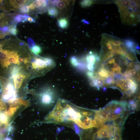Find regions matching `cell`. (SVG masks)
<instances>
[{"instance_id":"cell-8","label":"cell","mask_w":140,"mask_h":140,"mask_svg":"<svg viewBox=\"0 0 140 140\" xmlns=\"http://www.w3.org/2000/svg\"><path fill=\"white\" fill-rule=\"evenodd\" d=\"M8 50L3 49L0 53V64L3 67H6V65L8 58Z\"/></svg>"},{"instance_id":"cell-1","label":"cell","mask_w":140,"mask_h":140,"mask_svg":"<svg viewBox=\"0 0 140 140\" xmlns=\"http://www.w3.org/2000/svg\"><path fill=\"white\" fill-rule=\"evenodd\" d=\"M122 21L125 24L135 25L139 21V3L137 1H116Z\"/></svg>"},{"instance_id":"cell-15","label":"cell","mask_w":140,"mask_h":140,"mask_svg":"<svg viewBox=\"0 0 140 140\" xmlns=\"http://www.w3.org/2000/svg\"><path fill=\"white\" fill-rule=\"evenodd\" d=\"M28 16L24 14V15H18L16 16L13 19V21L16 23L20 22L24 23L27 22L26 18Z\"/></svg>"},{"instance_id":"cell-12","label":"cell","mask_w":140,"mask_h":140,"mask_svg":"<svg viewBox=\"0 0 140 140\" xmlns=\"http://www.w3.org/2000/svg\"><path fill=\"white\" fill-rule=\"evenodd\" d=\"M114 138L113 140H121V130L120 128L116 124L114 123Z\"/></svg>"},{"instance_id":"cell-26","label":"cell","mask_w":140,"mask_h":140,"mask_svg":"<svg viewBox=\"0 0 140 140\" xmlns=\"http://www.w3.org/2000/svg\"><path fill=\"white\" fill-rule=\"evenodd\" d=\"M104 82L107 85H110L115 83L114 79L111 77H108L104 81Z\"/></svg>"},{"instance_id":"cell-13","label":"cell","mask_w":140,"mask_h":140,"mask_svg":"<svg viewBox=\"0 0 140 140\" xmlns=\"http://www.w3.org/2000/svg\"><path fill=\"white\" fill-rule=\"evenodd\" d=\"M93 72L94 75L100 76L102 79L104 78H107L109 76L108 71L103 68H100L98 70L97 73Z\"/></svg>"},{"instance_id":"cell-33","label":"cell","mask_w":140,"mask_h":140,"mask_svg":"<svg viewBox=\"0 0 140 140\" xmlns=\"http://www.w3.org/2000/svg\"><path fill=\"white\" fill-rule=\"evenodd\" d=\"M25 61V58H24L21 57H19L18 64L19 65L21 64H22L23 63H24Z\"/></svg>"},{"instance_id":"cell-35","label":"cell","mask_w":140,"mask_h":140,"mask_svg":"<svg viewBox=\"0 0 140 140\" xmlns=\"http://www.w3.org/2000/svg\"><path fill=\"white\" fill-rule=\"evenodd\" d=\"M27 6L30 9L32 10H34L35 8L33 5L32 4H31L29 6Z\"/></svg>"},{"instance_id":"cell-2","label":"cell","mask_w":140,"mask_h":140,"mask_svg":"<svg viewBox=\"0 0 140 140\" xmlns=\"http://www.w3.org/2000/svg\"><path fill=\"white\" fill-rule=\"evenodd\" d=\"M10 123L5 116L0 111V140H8L9 133Z\"/></svg>"},{"instance_id":"cell-9","label":"cell","mask_w":140,"mask_h":140,"mask_svg":"<svg viewBox=\"0 0 140 140\" xmlns=\"http://www.w3.org/2000/svg\"><path fill=\"white\" fill-rule=\"evenodd\" d=\"M124 43L126 48L132 52L135 53L136 46L134 42L131 40L126 39L124 40Z\"/></svg>"},{"instance_id":"cell-6","label":"cell","mask_w":140,"mask_h":140,"mask_svg":"<svg viewBox=\"0 0 140 140\" xmlns=\"http://www.w3.org/2000/svg\"><path fill=\"white\" fill-rule=\"evenodd\" d=\"M108 112L105 108L96 111L94 118L102 120L106 122L107 121Z\"/></svg>"},{"instance_id":"cell-29","label":"cell","mask_w":140,"mask_h":140,"mask_svg":"<svg viewBox=\"0 0 140 140\" xmlns=\"http://www.w3.org/2000/svg\"><path fill=\"white\" fill-rule=\"evenodd\" d=\"M32 4L35 8L39 9L40 6V4L39 1H34Z\"/></svg>"},{"instance_id":"cell-18","label":"cell","mask_w":140,"mask_h":140,"mask_svg":"<svg viewBox=\"0 0 140 140\" xmlns=\"http://www.w3.org/2000/svg\"><path fill=\"white\" fill-rule=\"evenodd\" d=\"M108 112L107 121L115 120L120 118L119 117L116 115L113 111L109 110Z\"/></svg>"},{"instance_id":"cell-31","label":"cell","mask_w":140,"mask_h":140,"mask_svg":"<svg viewBox=\"0 0 140 140\" xmlns=\"http://www.w3.org/2000/svg\"><path fill=\"white\" fill-rule=\"evenodd\" d=\"M27 22H29L31 23H34L36 22V20L33 18L28 16L26 18Z\"/></svg>"},{"instance_id":"cell-19","label":"cell","mask_w":140,"mask_h":140,"mask_svg":"<svg viewBox=\"0 0 140 140\" xmlns=\"http://www.w3.org/2000/svg\"><path fill=\"white\" fill-rule=\"evenodd\" d=\"M8 32L9 33L12 35H16L18 32L16 25L13 24L9 26Z\"/></svg>"},{"instance_id":"cell-23","label":"cell","mask_w":140,"mask_h":140,"mask_svg":"<svg viewBox=\"0 0 140 140\" xmlns=\"http://www.w3.org/2000/svg\"><path fill=\"white\" fill-rule=\"evenodd\" d=\"M9 80L0 76V85L1 88L6 85L9 82Z\"/></svg>"},{"instance_id":"cell-34","label":"cell","mask_w":140,"mask_h":140,"mask_svg":"<svg viewBox=\"0 0 140 140\" xmlns=\"http://www.w3.org/2000/svg\"><path fill=\"white\" fill-rule=\"evenodd\" d=\"M81 21L83 23L86 24H89V22L87 20L85 19L82 20Z\"/></svg>"},{"instance_id":"cell-24","label":"cell","mask_w":140,"mask_h":140,"mask_svg":"<svg viewBox=\"0 0 140 140\" xmlns=\"http://www.w3.org/2000/svg\"><path fill=\"white\" fill-rule=\"evenodd\" d=\"M19 9L21 12L24 13H28L30 11V9L27 6L25 5L21 7Z\"/></svg>"},{"instance_id":"cell-30","label":"cell","mask_w":140,"mask_h":140,"mask_svg":"<svg viewBox=\"0 0 140 140\" xmlns=\"http://www.w3.org/2000/svg\"><path fill=\"white\" fill-rule=\"evenodd\" d=\"M129 103L131 107L133 109H135L137 108V104L134 101H131Z\"/></svg>"},{"instance_id":"cell-20","label":"cell","mask_w":140,"mask_h":140,"mask_svg":"<svg viewBox=\"0 0 140 140\" xmlns=\"http://www.w3.org/2000/svg\"><path fill=\"white\" fill-rule=\"evenodd\" d=\"M113 64V67L111 69L112 72L116 73H121L122 68L120 66L115 62Z\"/></svg>"},{"instance_id":"cell-17","label":"cell","mask_w":140,"mask_h":140,"mask_svg":"<svg viewBox=\"0 0 140 140\" xmlns=\"http://www.w3.org/2000/svg\"><path fill=\"white\" fill-rule=\"evenodd\" d=\"M21 68L17 65L13 66L10 68L11 78L20 72Z\"/></svg>"},{"instance_id":"cell-3","label":"cell","mask_w":140,"mask_h":140,"mask_svg":"<svg viewBox=\"0 0 140 140\" xmlns=\"http://www.w3.org/2000/svg\"><path fill=\"white\" fill-rule=\"evenodd\" d=\"M113 127V126L104 125L97 131V138H110L114 136Z\"/></svg>"},{"instance_id":"cell-5","label":"cell","mask_w":140,"mask_h":140,"mask_svg":"<svg viewBox=\"0 0 140 140\" xmlns=\"http://www.w3.org/2000/svg\"><path fill=\"white\" fill-rule=\"evenodd\" d=\"M26 77V76L20 72L11 78L13 79L14 86L16 90H18L20 88L23 80Z\"/></svg>"},{"instance_id":"cell-10","label":"cell","mask_w":140,"mask_h":140,"mask_svg":"<svg viewBox=\"0 0 140 140\" xmlns=\"http://www.w3.org/2000/svg\"><path fill=\"white\" fill-rule=\"evenodd\" d=\"M53 97L51 93L47 92L44 93L41 97L42 102L46 104H49L52 102Z\"/></svg>"},{"instance_id":"cell-21","label":"cell","mask_w":140,"mask_h":140,"mask_svg":"<svg viewBox=\"0 0 140 140\" xmlns=\"http://www.w3.org/2000/svg\"><path fill=\"white\" fill-rule=\"evenodd\" d=\"M94 3V2L92 1H83L81 2L80 4L82 7L86 8L90 6Z\"/></svg>"},{"instance_id":"cell-16","label":"cell","mask_w":140,"mask_h":140,"mask_svg":"<svg viewBox=\"0 0 140 140\" xmlns=\"http://www.w3.org/2000/svg\"><path fill=\"white\" fill-rule=\"evenodd\" d=\"M48 15L51 17H56L59 15V12L58 9L54 7L49 8L48 11Z\"/></svg>"},{"instance_id":"cell-7","label":"cell","mask_w":140,"mask_h":140,"mask_svg":"<svg viewBox=\"0 0 140 140\" xmlns=\"http://www.w3.org/2000/svg\"><path fill=\"white\" fill-rule=\"evenodd\" d=\"M99 58L97 55L93 53L91 51L90 52L86 57V60L88 63L87 65L94 67L96 61Z\"/></svg>"},{"instance_id":"cell-4","label":"cell","mask_w":140,"mask_h":140,"mask_svg":"<svg viewBox=\"0 0 140 140\" xmlns=\"http://www.w3.org/2000/svg\"><path fill=\"white\" fill-rule=\"evenodd\" d=\"M19 55L16 52L8 51V58L6 65V68L12 64H18Z\"/></svg>"},{"instance_id":"cell-37","label":"cell","mask_w":140,"mask_h":140,"mask_svg":"<svg viewBox=\"0 0 140 140\" xmlns=\"http://www.w3.org/2000/svg\"><path fill=\"white\" fill-rule=\"evenodd\" d=\"M2 46V45H0V52L3 50Z\"/></svg>"},{"instance_id":"cell-36","label":"cell","mask_w":140,"mask_h":140,"mask_svg":"<svg viewBox=\"0 0 140 140\" xmlns=\"http://www.w3.org/2000/svg\"><path fill=\"white\" fill-rule=\"evenodd\" d=\"M2 13H3V11L1 8V6H0V18H1L2 16Z\"/></svg>"},{"instance_id":"cell-32","label":"cell","mask_w":140,"mask_h":140,"mask_svg":"<svg viewBox=\"0 0 140 140\" xmlns=\"http://www.w3.org/2000/svg\"><path fill=\"white\" fill-rule=\"evenodd\" d=\"M59 1H51L49 2L52 5L57 6V4Z\"/></svg>"},{"instance_id":"cell-22","label":"cell","mask_w":140,"mask_h":140,"mask_svg":"<svg viewBox=\"0 0 140 140\" xmlns=\"http://www.w3.org/2000/svg\"><path fill=\"white\" fill-rule=\"evenodd\" d=\"M32 52L36 55H38L42 51L41 47L38 45H35L31 49Z\"/></svg>"},{"instance_id":"cell-28","label":"cell","mask_w":140,"mask_h":140,"mask_svg":"<svg viewBox=\"0 0 140 140\" xmlns=\"http://www.w3.org/2000/svg\"><path fill=\"white\" fill-rule=\"evenodd\" d=\"M71 61L72 65L74 66H76L78 64V60L75 57H73L71 58Z\"/></svg>"},{"instance_id":"cell-27","label":"cell","mask_w":140,"mask_h":140,"mask_svg":"<svg viewBox=\"0 0 140 140\" xmlns=\"http://www.w3.org/2000/svg\"><path fill=\"white\" fill-rule=\"evenodd\" d=\"M66 6V4L64 1H59L58 3L57 6L60 9H64Z\"/></svg>"},{"instance_id":"cell-14","label":"cell","mask_w":140,"mask_h":140,"mask_svg":"<svg viewBox=\"0 0 140 140\" xmlns=\"http://www.w3.org/2000/svg\"><path fill=\"white\" fill-rule=\"evenodd\" d=\"M59 26L63 29H66L68 26V20L65 18H61L58 20Z\"/></svg>"},{"instance_id":"cell-11","label":"cell","mask_w":140,"mask_h":140,"mask_svg":"<svg viewBox=\"0 0 140 140\" xmlns=\"http://www.w3.org/2000/svg\"><path fill=\"white\" fill-rule=\"evenodd\" d=\"M26 1H10L9 3L14 8L19 9L22 6L24 5L27 2Z\"/></svg>"},{"instance_id":"cell-25","label":"cell","mask_w":140,"mask_h":140,"mask_svg":"<svg viewBox=\"0 0 140 140\" xmlns=\"http://www.w3.org/2000/svg\"><path fill=\"white\" fill-rule=\"evenodd\" d=\"M28 44L29 48L31 49L35 46V44L34 40L31 38L27 39Z\"/></svg>"}]
</instances>
